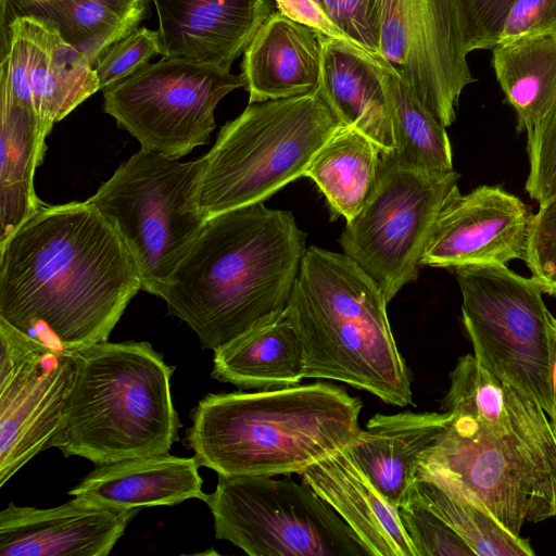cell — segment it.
Wrapping results in <instances>:
<instances>
[{
	"instance_id": "obj_22",
	"label": "cell",
	"mask_w": 556,
	"mask_h": 556,
	"mask_svg": "<svg viewBox=\"0 0 556 556\" xmlns=\"http://www.w3.org/2000/svg\"><path fill=\"white\" fill-rule=\"evenodd\" d=\"M195 457L168 453L97 465L68 493L118 508L173 506L190 498L205 502Z\"/></svg>"
},
{
	"instance_id": "obj_10",
	"label": "cell",
	"mask_w": 556,
	"mask_h": 556,
	"mask_svg": "<svg viewBox=\"0 0 556 556\" xmlns=\"http://www.w3.org/2000/svg\"><path fill=\"white\" fill-rule=\"evenodd\" d=\"M475 356L549 414V317L543 289L506 265L456 268Z\"/></svg>"
},
{
	"instance_id": "obj_38",
	"label": "cell",
	"mask_w": 556,
	"mask_h": 556,
	"mask_svg": "<svg viewBox=\"0 0 556 556\" xmlns=\"http://www.w3.org/2000/svg\"><path fill=\"white\" fill-rule=\"evenodd\" d=\"M1 1V40H0V60H2L10 48L11 42V25L13 21L24 14L17 4L16 0H0Z\"/></svg>"
},
{
	"instance_id": "obj_16",
	"label": "cell",
	"mask_w": 556,
	"mask_h": 556,
	"mask_svg": "<svg viewBox=\"0 0 556 556\" xmlns=\"http://www.w3.org/2000/svg\"><path fill=\"white\" fill-rule=\"evenodd\" d=\"M140 510L79 496L51 508L10 503L0 513V555L106 556Z\"/></svg>"
},
{
	"instance_id": "obj_9",
	"label": "cell",
	"mask_w": 556,
	"mask_h": 556,
	"mask_svg": "<svg viewBox=\"0 0 556 556\" xmlns=\"http://www.w3.org/2000/svg\"><path fill=\"white\" fill-rule=\"evenodd\" d=\"M205 503L216 538L250 556H369L338 513L290 475L218 476Z\"/></svg>"
},
{
	"instance_id": "obj_17",
	"label": "cell",
	"mask_w": 556,
	"mask_h": 556,
	"mask_svg": "<svg viewBox=\"0 0 556 556\" xmlns=\"http://www.w3.org/2000/svg\"><path fill=\"white\" fill-rule=\"evenodd\" d=\"M161 55L229 70L274 12L271 0H152Z\"/></svg>"
},
{
	"instance_id": "obj_32",
	"label": "cell",
	"mask_w": 556,
	"mask_h": 556,
	"mask_svg": "<svg viewBox=\"0 0 556 556\" xmlns=\"http://www.w3.org/2000/svg\"><path fill=\"white\" fill-rule=\"evenodd\" d=\"M399 515L418 556L475 555L458 533L420 503L407 497Z\"/></svg>"
},
{
	"instance_id": "obj_2",
	"label": "cell",
	"mask_w": 556,
	"mask_h": 556,
	"mask_svg": "<svg viewBox=\"0 0 556 556\" xmlns=\"http://www.w3.org/2000/svg\"><path fill=\"white\" fill-rule=\"evenodd\" d=\"M306 237L263 202L211 216L159 298L215 351L286 309Z\"/></svg>"
},
{
	"instance_id": "obj_29",
	"label": "cell",
	"mask_w": 556,
	"mask_h": 556,
	"mask_svg": "<svg viewBox=\"0 0 556 556\" xmlns=\"http://www.w3.org/2000/svg\"><path fill=\"white\" fill-rule=\"evenodd\" d=\"M407 497L444 520L478 556H532L530 543L502 526L482 505L462 491L415 478Z\"/></svg>"
},
{
	"instance_id": "obj_34",
	"label": "cell",
	"mask_w": 556,
	"mask_h": 556,
	"mask_svg": "<svg viewBox=\"0 0 556 556\" xmlns=\"http://www.w3.org/2000/svg\"><path fill=\"white\" fill-rule=\"evenodd\" d=\"M155 54H161L157 30L138 27L113 45L94 66L99 89L103 91L129 77Z\"/></svg>"
},
{
	"instance_id": "obj_18",
	"label": "cell",
	"mask_w": 556,
	"mask_h": 556,
	"mask_svg": "<svg viewBox=\"0 0 556 556\" xmlns=\"http://www.w3.org/2000/svg\"><path fill=\"white\" fill-rule=\"evenodd\" d=\"M301 478L338 513L369 556H418L399 508L374 486L346 448L313 464Z\"/></svg>"
},
{
	"instance_id": "obj_7",
	"label": "cell",
	"mask_w": 556,
	"mask_h": 556,
	"mask_svg": "<svg viewBox=\"0 0 556 556\" xmlns=\"http://www.w3.org/2000/svg\"><path fill=\"white\" fill-rule=\"evenodd\" d=\"M342 125L319 88L250 103L219 130L203 155L200 206L210 218L264 202L303 177L316 153Z\"/></svg>"
},
{
	"instance_id": "obj_15",
	"label": "cell",
	"mask_w": 556,
	"mask_h": 556,
	"mask_svg": "<svg viewBox=\"0 0 556 556\" xmlns=\"http://www.w3.org/2000/svg\"><path fill=\"white\" fill-rule=\"evenodd\" d=\"M532 215L500 186L482 185L466 194L457 190L439 213L421 266L456 269L525 262Z\"/></svg>"
},
{
	"instance_id": "obj_40",
	"label": "cell",
	"mask_w": 556,
	"mask_h": 556,
	"mask_svg": "<svg viewBox=\"0 0 556 556\" xmlns=\"http://www.w3.org/2000/svg\"><path fill=\"white\" fill-rule=\"evenodd\" d=\"M45 1H52V0H16L17 4L20 5L21 10L24 8L37 3V2H45Z\"/></svg>"
},
{
	"instance_id": "obj_24",
	"label": "cell",
	"mask_w": 556,
	"mask_h": 556,
	"mask_svg": "<svg viewBox=\"0 0 556 556\" xmlns=\"http://www.w3.org/2000/svg\"><path fill=\"white\" fill-rule=\"evenodd\" d=\"M0 242L12 235L42 204L34 176L43 161L46 138L36 113L20 104L0 76Z\"/></svg>"
},
{
	"instance_id": "obj_12",
	"label": "cell",
	"mask_w": 556,
	"mask_h": 556,
	"mask_svg": "<svg viewBox=\"0 0 556 556\" xmlns=\"http://www.w3.org/2000/svg\"><path fill=\"white\" fill-rule=\"evenodd\" d=\"M459 174H430L380 163L378 182L340 237L345 255L382 289L388 302L418 277L437 218L458 189Z\"/></svg>"
},
{
	"instance_id": "obj_26",
	"label": "cell",
	"mask_w": 556,
	"mask_h": 556,
	"mask_svg": "<svg viewBox=\"0 0 556 556\" xmlns=\"http://www.w3.org/2000/svg\"><path fill=\"white\" fill-rule=\"evenodd\" d=\"M149 0H52L22 10L54 27L94 67L116 42L147 17Z\"/></svg>"
},
{
	"instance_id": "obj_30",
	"label": "cell",
	"mask_w": 556,
	"mask_h": 556,
	"mask_svg": "<svg viewBox=\"0 0 556 556\" xmlns=\"http://www.w3.org/2000/svg\"><path fill=\"white\" fill-rule=\"evenodd\" d=\"M288 17L317 34L348 41L379 58L380 0H275Z\"/></svg>"
},
{
	"instance_id": "obj_6",
	"label": "cell",
	"mask_w": 556,
	"mask_h": 556,
	"mask_svg": "<svg viewBox=\"0 0 556 556\" xmlns=\"http://www.w3.org/2000/svg\"><path fill=\"white\" fill-rule=\"evenodd\" d=\"M416 478L462 491L519 535L526 521L556 516V439L545 414L508 424L452 414Z\"/></svg>"
},
{
	"instance_id": "obj_3",
	"label": "cell",
	"mask_w": 556,
	"mask_h": 556,
	"mask_svg": "<svg viewBox=\"0 0 556 556\" xmlns=\"http://www.w3.org/2000/svg\"><path fill=\"white\" fill-rule=\"evenodd\" d=\"M362 407L326 382L207 394L186 440L198 464L218 476L301 475L357 439Z\"/></svg>"
},
{
	"instance_id": "obj_21",
	"label": "cell",
	"mask_w": 556,
	"mask_h": 556,
	"mask_svg": "<svg viewBox=\"0 0 556 556\" xmlns=\"http://www.w3.org/2000/svg\"><path fill=\"white\" fill-rule=\"evenodd\" d=\"M452 413L376 414L346 448L357 467L393 506L401 507L416 478V464Z\"/></svg>"
},
{
	"instance_id": "obj_13",
	"label": "cell",
	"mask_w": 556,
	"mask_h": 556,
	"mask_svg": "<svg viewBox=\"0 0 556 556\" xmlns=\"http://www.w3.org/2000/svg\"><path fill=\"white\" fill-rule=\"evenodd\" d=\"M378 51L445 128L454 123L475 80L462 0H380Z\"/></svg>"
},
{
	"instance_id": "obj_20",
	"label": "cell",
	"mask_w": 556,
	"mask_h": 556,
	"mask_svg": "<svg viewBox=\"0 0 556 556\" xmlns=\"http://www.w3.org/2000/svg\"><path fill=\"white\" fill-rule=\"evenodd\" d=\"M320 67L318 34L275 10L243 53L241 74L249 104L316 90Z\"/></svg>"
},
{
	"instance_id": "obj_23",
	"label": "cell",
	"mask_w": 556,
	"mask_h": 556,
	"mask_svg": "<svg viewBox=\"0 0 556 556\" xmlns=\"http://www.w3.org/2000/svg\"><path fill=\"white\" fill-rule=\"evenodd\" d=\"M212 377L241 389L293 387L304 379V349L287 307L214 351Z\"/></svg>"
},
{
	"instance_id": "obj_4",
	"label": "cell",
	"mask_w": 556,
	"mask_h": 556,
	"mask_svg": "<svg viewBox=\"0 0 556 556\" xmlns=\"http://www.w3.org/2000/svg\"><path fill=\"white\" fill-rule=\"evenodd\" d=\"M380 286L352 258L307 248L287 306L304 349V378L341 381L384 403L413 404Z\"/></svg>"
},
{
	"instance_id": "obj_33",
	"label": "cell",
	"mask_w": 556,
	"mask_h": 556,
	"mask_svg": "<svg viewBox=\"0 0 556 556\" xmlns=\"http://www.w3.org/2000/svg\"><path fill=\"white\" fill-rule=\"evenodd\" d=\"M529 174L525 189L542 206L556 198V100L527 134Z\"/></svg>"
},
{
	"instance_id": "obj_37",
	"label": "cell",
	"mask_w": 556,
	"mask_h": 556,
	"mask_svg": "<svg viewBox=\"0 0 556 556\" xmlns=\"http://www.w3.org/2000/svg\"><path fill=\"white\" fill-rule=\"evenodd\" d=\"M515 0H462L467 25L468 53L493 49Z\"/></svg>"
},
{
	"instance_id": "obj_5",
	"label": "cell",
	"mask_w": 556,
	"mask_h": 556,
	"mask_svg": "<svg viewBox=\"0 0 556 556\" xmlns=\"http://www.w3.org/2000/svg\"><path fill=\"white\" fill-rule=\"evenodd\" d=\"M62 427L64 456L96 465L168 453L180 421L173 404L174 366L148 342L102 341L75 356Z\"/></svg>"
},
{
	"instance_id": "obj_35",
	"label": "cell",
	"mask_w": 556,
	"mask_h": 556,
	"mask_svg": "<svg viewBox=\"0 0 556 556\" xmlns=\"http://www.w3.org/2000/svg\"><path fill=\"white\" fill-rule=\"evenodd\" d=\"M525 263L543 292L556 296V198L532 215Z\"/></svg>"
},
{
	"instance_id": "obj_19",
	"label": "cell",
	"mask_w": 556,
	"mask_h": 556,
	"mask_svg": "<svg viewBox=\"0 0 556 556\" xmlns=\"http://www.w3.org/2000/svg\"><path fill=\"white\" fill-rule=\"evenodd\" d=\"M321 49L319 90L343 125L382 151L394 148L392 118L382 63L348 41L318 34Z\"/></svg>"
},
{
	"instance_id": "obj_25",
	"label": "cell",
	"mask_w": 556,
	"mask_h": 556,
	"mask_svg": "<svg viewBox=\"0 0 556 556\" xmlns=\"http://www.w3.org/2000/svg\"><path fill=\"white\" fill-rule=\"evenodd\" d=\"M380 148L361 131L340 125L314 156L303 177L325 195L334 217L353 219L374 191Z\"/></svg>"
},
{
	"instance_id": "obj_31",
	"label": "cell",
	"mask_w": 556,
	"mask_h": 556,
	"mask_svg": "<svg viewBox=\"0 0 556 556\" xmlns=\"http://www.w3.org/2000/svg\"><path fill=\"white\" fill-rule=\"evenodd\" d=\"M99 90L94 67L55 29L43 84L35 104L43 134L48 136L55 123Z\"/></svg>"
},
{
	"instance_id": "obj_1",
	"label": "cell",
	"mask_w": 556,
	"mask_h": 556,
	"mask_svg": "<svg viewBox=\"0 0 556 556\" xmlns=\"http://www.w3.org/2000/svg\"><path fill=\"white\" fill-rule=\"evenodd\" d=\"M139 290L130 251L87 201L43 203L0 242V320L54 352L106 341Z\"/></svg>"
},
{
	"instance_id": "obj_14",
	"label": "cell",
	"mask_w": 556,
	"mask_h": 556,
	"mask_svg": "<svg viewBox=\"0 0 556 556\" xmlns=\"http://www.w3.org/2000/svg\"><path fill=\"white\" fill-rule=\"evenodd\" d=\"M75 356L54 352L0 320V486L38 453L53 447Z\"/></svg>"
},
{
	"instance_id": "obj_36",
	"label": "cell",
	"mask_w": 556,
	"mask_h": 556,
	"mask_svg": "<svg viewBox=\"0 0 556 556\" xmlns=\"http://www.w3.org/2000/svg\"><path fill=\"white\" fill-rule=\"evenodd\" d=\"M538 36L556 37V0H515L497 43Z\"/></svg>"
},
{
	"instance_id": "obj_11",
	"label": "cell",
	"mask_w": 556,
	"mask_h": 556,
	"mask_svg": "<svg viewBox=\"0 0 556 556\" xmlns=\"http://www.w3.org/2000/svg\"><path fill=\"white\" fill-rule=\"evenodd\" d=\"M245 79L229 70L185 58L148 63L103 90V110L140 149L180 160L210 142L219 101Z\"/></svg>"
},
{
	"instance_id": "obj_8",
	"label": "cell",
	"mask_w": 556,
	"mask_h": 556,
	"mask_svg": "<svg viewBox=\"0 0 556 556\" xmlns=\"http://www.w3.org/2000/svg\"><path fill=\"white\" fill-rule=\"evenodd\" d=\"M204 164L140 149L86 200L122 237L148 293L160 296L208 219L200 206Z\"/></svg>"
},
{
	"instance_id": "obj_28",
	"label": "cell",
	"mask_w": 556,
	"mask_h": 556,
	"mask_svg": "<svg viewBox=\"0 0 556 556\" xmlns=\"http://www.w3.org/2000/svg\"><path fill=\"white\" fill-rule=\"evenodd\" d=\"M389 94L394 148L381 153L380 163L430 174L453 169L445 127L412 89L381 59Z\"/></svg>"
},
{
	"instance_id": "obj_27",
	"label": "cell",
	"mask_w": 556,
	"mask_h": 556,
	"mask_svg": "<svg viewBox=\"0 0 556 556\" xmlns=\"http://www.w3.org/2000/svg\"><path fill=\"white\" fill-rule=\"evenodd\" d=\"M492 65L518 131L530 132L556 100V37H523L497 43Z\"/></svg>"
},
{
	"instance_id": "obj_39",
	"label": "cell",
	"mask_w": 556,
	"mask_h": 556,
	"mask_svg": "<svg viewBox=\"0 0 556 556\" xmlns=\"http://www.w3.org/2000/svg\"><path fill=\"white\" fill-rule=\"evenodd\" d=\"M549 380L552 392V408L548 414L551 428L556 439V317H549Z\"/></svg>"
}]
</instances>
